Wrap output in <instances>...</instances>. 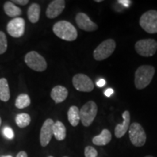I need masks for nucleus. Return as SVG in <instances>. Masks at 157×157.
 Here are the masks:
<instances>
[{
    "label": "nucleus",
    "instance_id": "1",
    "mask_svg": "<svg viewBox=\"0 0 157 157\" xmlns=\"http://www.w3.org/2000/svg\"><path fill=\"white\" fill-rule=\"evenodd\" d=\"M52 31L58 38L68 42L74 41L78 36L75 27L66 21H60L55 23L52 27Z\"/></svg>",
    "mask_w": 157,
    "mask_h": 157
},
{
    "label": "nucleus",
    "instance_id": "2",
    "mask_svg": "<svg viewBox=\"0 0 157 157\" xmlns=\"http://www.w3.org/2000/svg\"><path fill=\"white\" fill-rule=\"evenodd\" d=\"M155 74V68L152 66L143 65L135 73V85L137 90H143L151 82Z\"/></svg>",
    "mask_w": 157,
    "mask_h": 157
},
{
    "label": "nucleus",
    "instance_id": "3",
    "mask_svg": "<svg viewBox=\"0 0 157 157\" xmlns=\"http://www.w3.org/2000/svg\"><path fill=\"white\" fill-rule=\"evenodd\" d=\"M139 23L143 30L148 34L157 33V10H151L141 15Z\"/></svg>",
    "mask_w": 157,
    "mask_h": 157
},
{
    "label": "nucleus",
    "instance_id": "4",
    "mask_svg": "<svg viewBox=\"0 0 157 157\" xmlns=\"http://www.w3.org/2000/svg\"><path fill=\"white\" fill-rule=\"evenodd\" d=\"M25 63L31 69L35 71H44L48 67V64L44 57L36 51H31L25 55Z\"/></svg>",
    "mask_w": 157,
    "mask_h": 157
},
{
    "label": "nucleus",
    "instance_id": "5",
    "mask_svg": "<svg viewBox=\"0 0 157 157\" xmlns=\"http://www.w3.org/2000/svg\"><path fill=\"white\" fill-rule=\"evenodd\" d=\"M116 48V42L112 39H109L101 42L93 52V57L98 61L105 60L112 55Z\"/></svg>",
    "mask_w": 157,
    "mask_h": 157
},
{
    "label": "nucleus",
    "instance_id": "6",
    "mask_svg": "<svg viewBox=\"0 0 157 157\" xmlns=\"http://www.w3.org/2000/svg\"><path fill=\"white\" fill-rule=\"evenodd\" d=\"M98 106L94 101H90L86 103L79 110L80 121L84 127H89L93 122L97 115Z\"/></svg>",
    "mask_w": 157,
    "mask_h": 157
},
{
    "label": "nucleus",
    "instance_id": "7",
    "mask_svg": "<svg viewBox=\"0 0 157 157\" xmlns=\"http://www.w3.org/2000/svg\"><path fill=\"white\" fill-rule=\"evenodd\" d=\"M129 136L131 143L136 147H142L146 141V134L139 123L134 122L129 127Z\"/></svg>",
    "mask_w": 157,
    "mask_h": 157
},
{
    "label": "nucleus",
    "instance_id": "8",
    "mask_svg": "<svg viewBox=\"0 0 157 157\" xmlns=\"http://www.w3.org/2000/svg\"><path fill=\"white\" fill-rule=\"evenodd\" d=\"M135 48L137 53L141 56H153L157 50V42L153 39H140L135 43Z\"/></svg>",
    "mask_w": 157,
    "mask_h": 157
},
{
    "label": "nucleus",
    "instance_id": "9",
    "mask_svg": "<svg viewBox=\"0 0 157 157\" xmlns=\"http://www.w3.org/2000/svg\"><path fill=\"white\" fill-rule=\"evenodd\" d=\"M72 83L74 88L80 92L89 93L94 89V83L89 76L83 74H77L74 76Z\"/></svg>",
    "mask_w": 157,
    "mask_h": 157
},
{
    "label": "nucleus",
    "instance_id": "10",
    "mask_svg": "<svg viewBox=\"0 0 157 157\" xmlns=\"http://www.w3.org/2000/svg\"><path fill=\"white\" fill-rule=\"evenodd\" d=\"M7 31L9 35L14 38H19L24 34L25 21L22 17H15L7 23Z\"/></svg>",
    "mask_w": 157,
    "mask_h": 157
},
{
    "label": "nucleus",
    "instance_id": "11",
    "mask_svg": "<svg viewBox=\"0 0 157 157\" xmlns=\"http://www.w3.org/2000/svg\"><path fill=\"white\" fill-rule=\"evenodd\" d=\"M54 121L52 119H48L44 121L40 130V144L42 147L47 146L50 143L53 135Z\"/></svg>",
    "mask_w": 157,
    "mask_h": 157
},
{
    "label": "nucleus",
    "instance_id": "12",
    "mask_svg": "<svg viewBox=\"0 0 157 157\" xmlns=\"http://www.w3.org/2000/svg\"><path fill=\"white\" fill-rule=\"evenodd\" d=\"M76 23L78 28L85 31H94L98 28V25L90 20L85 13H79L76 16Z\"/></svg>",
    "mask_w": 157,
    "mask_h": 157
},
{
    "label": "nucleus",
    "instance_id": "13",
    "mask_svg": "<svg viewBox=\"0 0 157 157\" xmlns=\"http://www.w3.org/2000/svg\"><path fill=\"white\" fill-rule=\"evenodd\" d=\"M66 2L63 0H54L51 2L46 10V15L48 18H56L63 11Z\"/></svg>",
    "mask_w": 157,
    "mask_h": 157
},
{
    "label": "nucleus",
    "instance_id": "14",
    "mask_svg": "<svg viewBox=\"0 0 157 157\" xmlns=\"http://www.w3.org/2000/svg\"><path fill=\"white\" fill-rule=\"evenodd\" d=\"M123 122L121 124H119L115 127V136L117 138H121L125 135L127 131H128L129 127V122H130V113L129 111H125L122 113Z\"/></svg>",
    "mask_w": 157,
    "mask_h": 157
},
{
    "label": "nucleus",
    "instance_id": "15",
    "mask_svg": "<svg viewBox=\"0 0 157 157\" xmlns=\"http://www.w3.org/2000/svg\"><path fill=\"white\" fill-rule=\"evenodd\" d=\"M68 95V90L61 85H57L52 88L50 93L51 98L56 103H60L63 102L67 98Z\"/></svg>",
    "mask_w": 157,
    "mask_h": 157
},
{
    "label": "nucleus",
    "instance_id": "16",
    "mask_svg": "<svg viewBox=\"0 0 157 157\" xmlns=\"http://www.w3.org/2000/svg\"><path fill=\"white\" fill-rule=\"evenodd\" d=\"M111 140V133L109 129H104L100 135L95 136L93 138V143L95 146H103L109 144Z\"/></svg>",
    "mask_w": 157,
    "mask_h": 157
},
{
    "label": "nucleus",
    "instance_id": "17",
    "mask_svg": "<svg viewBox=\"0 0 157 157\" xmlns=\"http://www.w3.org/2000/svg\"><path fill=\"white\" fill-rule=\"evenodd\" d=\"M4 11H5L6 15L10 17H14V18L17 17V16L21 15L22 13L21 9L17 7L14 3H13L10 1H7L5 3Z\"/></svg>",
    "mask_w": 157,
    "mask_h": 157
},
{
    "label": "nucleus",
    "instance_id": "18",
    "mask_svg": "<svg viewBox=\"0 0 157 157\" xmlns=\"http://www.w3.org/2000/svg\"><path fill=\"white\" fill-rule=\"evenodd\" d=\"M40 12L41 8L40 6L36 3H33L29 7L27 15H28V18L31 23H36L39 21V17H40Z\"/></svg>",
    "mask_w": 157,
    "mask_h": 157
},
{
    "label": "nucleus",
    "instance_id": "19",
    "mask_svg": "<svg viewBox=\"0 0 157 157\" xmlns=\"http://www.w3.org/2000/svg\"><path fill=\"white\" fill-rule=\"evenodd\" d=\"M53 135L56 140L59 141L63 140L66 137V129L65 125L60 121H57L54 123Z\"/></svg>",
    "mask_w": 157,
    "mask_h": 157
},
{
    "label": "nucleus",
    "instance_id": "20",
    "mask_svg": "<svg viewBox=\"0 0 157 157\" xmlns=\"http://www.w3.org/2000/svg\"><path fill=\"white\" fill-rule=\"evenodd\" d=\"M10 98V91L7 80L5 78H0V100L7 102Z\"/></svg>",
    "mask_w": 157,
    "mask_h": 157
},
{
    "label": "nucleus",
    "instance_id": "21",
    "mask_svg": "<svg viewBox=\"0 0 157 157\" xmlns=\"http://www.w3.org/2000/svg\"><path fill=\"white\" fill-rule=\"evenodd\" d=\"M68 119L71 126L76 127L80 121L79 109L77 106L72 105L68 111Z\"/></svg>",
    "mask_w": 157,
    "mask_h": 157
},
{
    "label": "nucleus",
    "instance_id": "22",
    "mask_svg": "<svg viewBox=\"0 0 157 157\" xmlns=\"http://www.w3.org/2000/svg\"><path fill=\"white\" fill-rule=\"evenodd\" d=\"M31 104V99L27 94H21L17 96L15 101V107L19 109H23L28 107Z\"/></svg>",
    "mask_w": 157,
    "mask_h": 157
},
{
    "label": "nucleus",
    "instance_id": "23",
    "mask_svg": "<svg viewBox=\"0 0 157 157\" xmlns=\"http://www.w3.org/2000/svg\"><path fill=\"white\" fill-rule=\"evenodd\" d=\"M15 122L20 128H24L31 123V117L26 113H19L15 117Z\"/></svg>",
    "mask_w": 157,
    "mask_h": 157
},
{
    "label": "nucleus",
    "instance_id": "24",
    "mask_svg": "<svg viewBox=\"0 0 157 157\" xmlns=\"http://www.w3.org/2000/svg\"><path fill=\"white\" fill-rule=\"evenodd\" d=\"M7 49V40L3 31H0V55L5 53Z\"/></svg>",
    "mask_w": 157,
    "mask_h": 157
},
{
    "label": "nucleus",
    "instance_id": "25",
    "mask_svg": "<svg viewBox=\"0 0 157 157\" xmlns=\"http://www.w3.org/2000/svg\"><path fill=\"white\" fill-rule=\"evenodd\" d=\"M84 156L85 157H97L98 151L93 146H87L84 149Z\"/></svg>",
    "mask_w": 157,
    "mask_h": 157
},
{
    "label": "nucleus",
    "instance_id": "26",
    "mask_svg": "<svg viewBox=\"0 0 157 157\" xmlns=\"http://www.w3.org/2000/svg\"><path fill=\"white\" fill-rule=\"evenodd\" d=\"M3 134L8 139H13L14 137V132H13V129L9 127H5L3 129Z\"/></svg>",
    "mask_w": 157,
    "mask_h": 157
},
{
    "label": "nucleus",
    "instance_id": "27",
    "mask_svg": "<svg viewBox=\"0 0 157 157\" xmlns=\"http://www.w3.org/2000/svg\"><path fill=\"white\" fill-rule=\"evenodd\" d=\"M13 3H16L20 5H26L29 2V0H13L12 1Z\"/></svg>",
    "mask_w": 157,
    "mask_h": 157
},
{
    "label": "nucleus",
    "instance_id": "28",
    "mask_svg": "<svg viewBox=\"0 0 157 157\" xmlns=\"http://www.w3.org/2000/svg\"><path fill=\"white\" fill-rule=\"evenodd\" d=\"M118 2L121 5H122L123 6H124L125 7H129L130 6V4L132 2L129 1V0H119Z\"/></svg>",
    "mask_w": 157,
    "mask_h": 157
},
{
    "label": "nucleus",
    "instance_id": "29",
    "mask_svg": "<svg viewBox=\"0 0 157 157\" xmlns=\"http://www.w3.org/2000/svg\"><path fill=\"white\" fill-rule=\"evenodd\" d=\"M105 83H106V82H105V80L103 79V78H100L99 80H98V81L96 82V84H97L98 87H103L105 84Z\"/></svg>",
    "mask_w": 157,
    "mask_h": 157
},
{
    "label": "nucleus",
    "instance_id": "30",
    "mask_svg": "<svg viewBox=\"0 0 157 157\" xmlns=\"http://www.w3.org/2000/svg\"><path fill=\"white\" fill-rule=\"evenodd\" d=\"M113 90L111 89V88H109V89L105 90V91L104 92V94L106 97H110L111 95H113Z\"/></svg>",
    "mask_w": 157,
    "mask_h": 157
},
{
    "label": "nucleus",
    "instance_id": "31",
    "mask_svg": "<svg viewBox=\"0 0 157 157\" xmlns=\"http://www.w3.org/2000/svg\"><path fill=\"white\" fill-rule=\"evenodd\" d=\"M16 157H28L26 152L25 151H20L18 154H17Z\"/></svg>",
    "mask_w": 157,
    "mask_h": 157
},
{
    "label": "nucleus",
    "instance_id": "32",
    "mask_svg": "<svg viewBox=\"0 0 157 157\" xmlns=\"http://www.w3.org/2000/svg\"><path fill=\"white\" fill-rule=\"evenodd\" d=\"M95 2H101L102 1H101V0H96Z\"/></svg>",
    "mask_w": 157,
    "mask_h": 157
},
{
    "label": "nucleus",
    "instance_id": "33",
    "mask_svg": "<svg viewBox=\"0 0 157 157\" xmlns=\"http://www.w3.org/2000/svg\"><path fill=\"white\" fill-rule=\"evenodd\" d=\"M1 124H2V119L1 117H0V125H1Z\"/></svg>",
    "mask_w": 157,
    "mask_h": 157
},
{
    "label": "nucleus",
    "instance_id": "34",
    "mask_svg": "<svg viewBox=\"0 0 157 157\" xmlns=\"http://www.w3.org/2000/svg\"><path fill=\"white\" fill-rule=\"evenodd\" d=\"M2 157H13V156H2Z\"/></svg>",
    "mask_w": 157,
    "mask_h": 157
},
{
    "label": "nucleus",
    "instance_id": "35",
    "mask_svg": "<svg viewBox=\"0 0 157 157\" xmlns=\"http://www.w3.org/2000/svg\"><path fill=\"white\" fill-rule=\"evenodd\" d=\"M145 157H154V156H145Z\"/></svg>",
    "mask_w": 157,
    "mask_h": 157
},
{
    "label": "nucleus",
    "instance_id": "36",
    "mask_svg": "<svg viewBox=\"0 0 157 157\" xmlns=\"http://www.w3.org/2000/svg\"><path fill=\"white\" fill-rule=\"evenodd\" d=\"M48 157H53V156H48Z\"/></svg>",
    "mask_w": 157,
    "mask_h": 157
},
{
    "label": "nucleus",
    "instance_id": "37",
    "mask_svg": "<svg viewBox=\"0 0 157 157\" xmlns=\"http://www.w3.org/2000/svg\"><path fill=\"white\" fill-rule=\"evenodd\" d=\"M63 157H68V156H63Z\"/></svg>",
    "mask_w": 157,
    "mask_h": 157
}]
</instances>
